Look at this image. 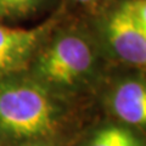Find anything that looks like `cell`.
<instances>
[{"label":"cell","mask_w":146,"mask_h":146,"mask_svg":"<svg viewBox=\"0 0 146 146\" xmlns=\"http://www.w3.org/2000/svg\"><path fill=\"white\" fill-rule=\"evenodd\" d=\"M65 110L54 91L34 78L0 79V138L28 144L51 141L63 125Z\"/></svg>","instance_id":"obj_1"},{"label":"cell","mask_w":146,"mask_h":146,"mask_svg":"<svg viewBox=\"0 0 146 146\" xmlns=\"http://www.w3.org/2000/svg\"><path fill=\"white\" fill-rule=\"evenodd\" d=\"M98 70L99 52L93 39L83 31L66 28L40 45L33 62V78L54 93L71 91L93 82Z\"/></svg>","instance_id":"obj_2"},{"label":"cell","mask_w":146,"mask_h":146,"mask_svg":"<svg viewBox=\"0 0 146 146\" xmlns=\"http://www.w3.org/2000/svg\"><path fill=\"white\" fill-rule=\"evenodd\" d=\"M105 45L122 62L146 68V31L121 4L100 25Z\"/></svg>","instance_id":"obj_3"},{"label":"cell","mask_w":146,"mask_h":146,"mask_svg":"<svg viewBox=\"0 0 146 146\" xmlns=\"http://www.w3.org/2000/svg\"><path fill=\"white\" fill-rule=\"evenodd\" d=\"M56 23L57 17L54 16L28 29L0 25V74H9L26 65Z\"/></svg>","instance_id":"obj_4"},{"label":"cell","mask_w":146,"mask_h":146,"mask_svg":"<svg viewBox=\"0 0 146 146\" xmlns=\"http://www.w3.org/2000/svg\"><path fill=\"white\" fill-rule=\"evenodd\" d=\"M107 106L119 123L146 136V77L128 76L113 85Z\"/></svg>","instance_id":"obj_5"},{"label":"cell","mask_w":146,"mask_h":146,"mask_svg":"<svg viewBox=\"0 0 146 146\" xmlns=\"http://www.w3.org/2000/svg\"><path fill=\"white\" fill-rule=\"evenodd\" d=\"M83 146H146V136L119 122H110L91 131Z\"/></svg>","instance_id":"obj_6"},{"label":"cell","mask_w":146,"mask_h":146,"mask_svg":"<svg viewBox=\"0 0 146 146\" xmlns=\"http://www.w3.org/2000/svg\"><path fill=\"white\" fill-rule=\"evenodd\" d=\"M43 0H9L4 16H25L33 12Z\"/></svg>","instance_id":"obj_7"},{"label":"cell","mask_w":146,"mask_h":146,"mask_svg":"<svg viewBox=\"0 0 146 146\" xmlns=\"http://www.w3.org/2000/svg\"><path fill=\"white\" fill-rule=\"evenodd\" d=\"M122 5L146 31V0H127Z\"/></svg>","instance_id":"obj_8"},{"label":"cell","mask_w":146,"mask_h":146,"mask_svg":"<svg viewBox=\"0 0 146 146\" xmlns=\"http://www.w3.org/2000/svg\"><path fill=\"white\" fill-rule=\"evenodd\" d=\"M21 146H54L52 141H36V143H28Z\"/></svg>","instance_id":"obj_9"},{"label":"cell","mask_w":146,"mask_h":146,"mask_svg":"<svg viewBox=\"0 0 146 146\" xmlns=\"http://www.w3.org/2000/svg\"><path fill=\"white\" fill-rule=\"evenodd\" d=\"M74 1H78L80 4H91V3L98 1V0H74Z\"/></svg>","instance_id":"obj_10"}]
</instances>
